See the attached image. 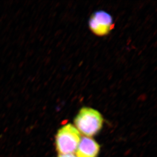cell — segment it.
Wrapping results in <instances>:
<instances>
[{"mask_svg":"<svg viewBox=\"0 0 157 157\" xmlns=\"http://www.w3.org/2000/svg\"><path fill=\"white\" fill-rule=\"evenodd\" d=\"M74 122L75 127L80 133L90 137L100 131L103 126V118L98 110L83 107L79 110Z\"/></svg>","mask_w":157,"mask_h":157,"instance_id":"1","label":"cell"},{"mask_svg":"<svg viewBox=\"0 0 157 157\" xmlns=\"http://www.w3.org/2000/svg\"><path fill=\"white\" fill-rule=\"evenodd\" d=\"M81 140V135L73 125L69 124L59 129L56 136V145L59 155L73 154Z\"/></svg>","mask_w":157,"mask_h":157,"instance_id":"2","label":"cell"},{"mask_svg":"<svg viewBox=\"0 0 157 157\" xmlns=\"http://www.w3.org/2000/svg\"><path fill=\"white\" fill-rule=\"evenodd\" d=\"M89 27L94 34L99 37L108 35L114 28V23L110 14L105 11H97L89 21Z\"/></svg>","mask_w":157,"mask_h":157,"instance_id":"3","label":"cell"},{"mask_svg":"<svg viewBox=\"0 0 157 157\" xmlns=\"http://www.w3.org/2000/svg\"><path fill=\"white\" fill-rule=\"evenodd\" d=\"M100 151V145L93 138L83 137L81 138L76 150V157H97Z\"/></svg>","mask_w":157,"mask_h":157,"instance_id":"4","label":"cell"},{"mask_svg":"<svg viewBox=\"0 0 157 157\" xmlns=\"http://www.w3.org/2000/svg\"><path fill=\"white\" fill-rule=\"evenodd\" d=\"M58 157H76L73 154H67L59 155Z\"/></svg>","mask_w":157,"mask_h":157,"instance_id":"5","label":"cell"}]
</instances>
